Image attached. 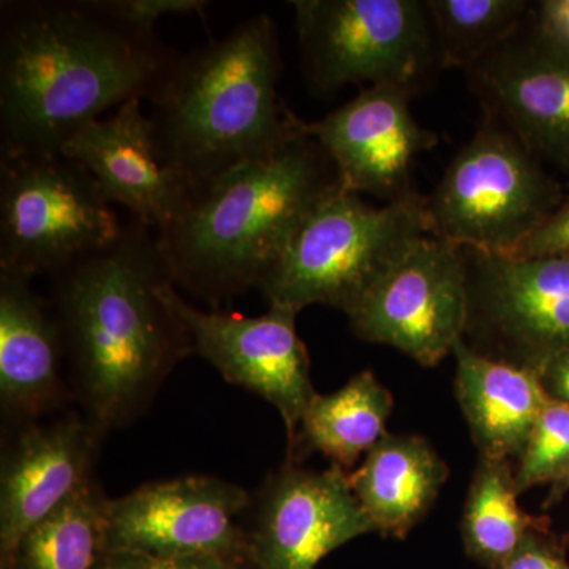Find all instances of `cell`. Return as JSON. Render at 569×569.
<instances>
[{
	"label": "cell",
	"instance_id": "obj_1",
	"mask_svg": "<svg viewBox=\"0 0 569 569\" xmlns=\"http://www.w3.org/2000/svg\"><path fill=\"white\" fill-rule=\"evenodd\" d=\"M178 52L93 0L0 3V151L61 153L78 130L151 99Z\"/></svg>",
	"mask_w": 569,
	"mask_h": 569
},
{
	"label": "cell",
	"instance_id": "obj_2",
	"mask_svg": "<svg viewBox=\"0 0 569 569\" xmlns=\"http://www.w3.org/2000/svg\"><path fill=\"white\" fill-rule=\"evenodd\" d=\"M168 282L156 234L134 219L110 244L52 276L73 396L104 429L132 421L192 353L186 326L163 298Z\"/></svg>",
	"mask_w": 569,
	"mask_h": 569
},
{
	"label": "cell",
	"instance_id": "obj_3",
	"mask_svg": "<svg viewBox=\"0 0 569 569\" xmlns=\"http://www.w3.org/2000/svg\"><path fill=\"white\" fill-rule=\"evenodd\" d=\"M339 183L305 122L272 151L193 192L178 219L157 231L171 282L213 310L257 288L302 220Z\"/></svg>",
	"mask_w": 569,
	"mask_h": 569
},
{
	"label": "cell",
	"instance_id": "obj_4",
	"mask_svg": "<svg viewBox=\"0 0 569 569\" xmlns=\"http://www.w3.org/2000/svg\"><path fill=\"white\" fill-rule=\"evenodd\" d=\"M276 22L257 14L178 54L151 96L160 162L193 192L301 132L280 100Z\"/></svg>",
	"mask_w": 569,
	"mask_h": 569
},
{
	"label": "cell",
	"instance_id": "obj_5",
	"mask_svg": "<svg viewBox=\"0 0 569 569\" xmlns=\"http://www.w3.org/2000/svg\"><path fill=\"white\" fill-rule=\"evenodd\" d=\"M429 233L426 197L367 203L342 183L310 211L258 283L269 307L348 313Z\"/></svg>",
	"mask_w": 569,
	"mask_h": 569
},
{
	"label": "cell",
	"instance_id": "obj_6",
	"mask_svg": "<svg viewBox=\"0 0 569 569\" xmlns=\"http://www.w3.org/2000/svg\"><path fill=\"white\" fill-rule=\"evenodd\" d=\"M560 183L511 130L488 122L426 197L429 233L481 253L515 254L563 203Z\"/></svg>",
	"mask_w": 569,
	"mask_h": 569
},
{
	"label": "cell",
	"instance_id": "obj_7",
	"mask_svg": "<svg viewBox=\"0 0 569 569\" xmlns=\"http://www.w3.org/2000/svg\"><path fill=\"white\" fill-rule=\"evenodd\" d=\"M123 223L102 187L63 153L0 159V269L33 279L110 244Z\"/></svg>",
	"mask_w": 569,
	"mask_h": 569
},
{
	"label": "cell",
	"instance_id": "obj_8",
	"mask_svg": "<svg viewBox=\"0 0 569 569\" xmlns=\"http://www.w3.org/2000/svg\"><path fill=\"white\" fill-rule=\"evenodd\" d=\"M307 80L320 92L396 86L415 92L438 59L426 2L296 0Z\"/></svg>",
	"mask_w": 569,
	"mask_h": 569
},
{
	"label": "cell",
	"instance_id": "obj_9",
	"mask_svg": "<svg viewBox=\"0 0 569 569\" xmlns=\"http://www.w3.org/2000/svg\"><path fill=\"white\" fill-rule=\"evenodd\" d=\"M462 250L468 347L537 373L569 350V252L512 257Z\"/></svg>",
	"mask_w": 569,
	"mask_h": 569
},
{
	"label": "cell",
	"instance_id": "obj_10",
	"mask_svg": "<svg viewBox=\"0 0 569 569\" xmlns=\"http://www.w3.org/2000/svg\"><path fill=\"white\" fill-rule=\"evenodd\" d=\"M366 342L440 365L466 337L468 272L463 250L427 234L348 313Z\"/></svg>",
	"mask_w": 569,
	"mask_h": 569
},
{
	"label": "cell",
	"instance_id": "obj_11",
	"mask_svg": "<svg viewBox=\"0 0 569 569\" xmlns=\"http://www.w3.org/2000/svg\"><path fill=\"white\" fill-rule=\"evenodd\" d=\"M252 496L216 477L149 482L108 498L104 550L212 556L252 568L246 515Z\"/></svg>",
	"mask_w": 569,
	"mask_h": 569
},
{
	"label": "cell",
	"instance_id": "obj_12",
	"mask_svg": "<svg viewBox=\"0 0 569 569\" xmlns=\"http://www.w3.org/2000/svg\"><path fill=\"white\" fill-rule=\"evenodd\" d=\"M163 298L189 332L192 353L219 370L228 383L263 397L277 408L293 447L307 407L318 395L310 377V358L296 331L298 312L269 307L261 317L197 309L173 282ZM287 448V449H288Z\"/></svg>",
	"mask_w": 569,
	"mask_h": 569
},
{
	"label": "cell",
	"instance_id": "obj_13",
	"mask_svg": "<svg viewBox=\"0 0 569 569\" xmlns=\"http://www.w3.org/2000/svg\"><path fill=\"white\" fill-rule=\"evenodd\" d=\"M246 518L253 569H316L336 549L373 533L348 471L309 470L293 460L264 479Z\"/></svg>",
	"mask_w": 569,
	"mask_h": 569
},
{
	"label": "cell",
	"instance_id": "obj_14",
	"mask_svg": "<svg viewBox=\"0 0 569 569\" xmlns=\"http://www.w3.org/2000/svg\"><path fill=\"white\" fill-rule=\"evenodd\" d=\"M108 432L77 411L18 427L0 466V569H13L22 538L91 481Z\"/></svg>",
	"mask_w": 569,
	"mask_h": 569
},
{
	"label": "cell",
	"instance_id": "obj_15",
	"mask_svg": "<svg viewBox=\"0 0 569 569\" xmlns=\"http://www.w3.org/2000/svg\"><path fill=\"white\" fill-rule=\"evenodd\" d=\"M411 96L396 86L362 89L339 110L306 122L307 133L335 163L343 189L372 194L385 204L417 197L413 163L419 153L433 148L437 137L415 119Z\"/></svg>",
	"mask_w": 569,
	"mask_h": 569
},
{
	"label": "cell",
	"instance_id": "obj_16",
	"mask_svg": "<svg viewBox=\"0 0 569 569\" xmlns=\"http://www.w3.org/2000/svg\"><path fill=\"white\" fill-rule=\"evenodd\" d=\"M490 111L542 164L569 174V52L533 22L467 70Z\"/></svg>",
	"mask_w": 569,
	"mask_h": 569
},
{
	"label": "cell",
	"instance_id": "obj_17",
	"mask_svg": "<svg viewBox=\"0 0 569 569\" xmlns=\"http://www.w3.org/2000/svg\"><path fill=\"white\" fill-rule=\"evenodd\" d=\"M141 102L129 100L82 127L61 153L97 179L111 204H121L132 219L159 231L178 219L192 190L160 162Z\"/></svg>",
	"mask_w": 569,
	"mask_h": 569
},
{
	"label": "cell",
	"instance_id": "obj_18",
	"mask_svg": "<svg viewBox=\"0 0 569 569\" xmlns=\"http://www.w3.org/2000/svg\"><path fill=\"white\" fill-rule=\"evenodd\" d=\"M32 279L0 269V406L3 418L32 425L61 411L73 396L63 376L61 325Z\"/></svg>",
	"mask_w": 569,
	"mask_h": 569
},
{
	"label": "cell",
	"instance_id": "obj_19",
	"mask_svg": "<svg viewBox=\"0 0 569 569\" xmlns=\"http://www.w3.org/2000/svg\"><path fill=\"white\" fill-rule=\"evenodd\" d=\"M456 397L479 458L516 460L552 397L533 370L456 343Z\"/></svg>",
	"mask_w": 569,
	"mask_h": 569
},
{
	"label": "cell",
	"instance_id": "obj_20",
	"mask_svg": "<svg viewBox=\"0 0 569 569\" xmlns=\"http://www.w3.org/2000/svg\"><path fill=\"white\" fill-rule=\"evenodd\" d=\"M449 477L445 460L418 436L387 433L348 473L373 533L403 539L436 505Z\"/></svg>",
	"mask_w": 569,
	"mask_h": 569
},
{
	"label": "cell",
	"instance_id": "obj_21",
	"mask_svg": "<svg viewBox=\"0 0 569 569\" xmlns=\"http://www.w3.org/2000/svg\"><path fill=\"white\" fill-rule=\"evenodd\" d=\"M395 399L376 373L362 370L331 395H317L307 407L287 460L301 462L310 452H320L332 466L350 473L361 456H367L387 436V422Z\"/></svg>",
	"mask_w": 569,
	"mask_h": 569
},
{
	"label": "cell",
	"instance_id": "obj_22",
	"mask_svg": "<svg viewBox=\"0 0 569 569\" xmlns=\"http://www.w3.org/2000/svg\"><path fill=\"white\" fill-rule=\"evenodd\" d=\"M516 468L511 460L479 458L462 516V541L468 557L498 569L515 553L529 531L550 526L548 518L519 507Z\"/></svg>",
	"mask_w": 569,
	"mask_h": 569
},
{
	"label": "cell",
	"instance_id": "obj_23",
	"mask_svg": "<svg viewBox=\"0 0 569 569\" xmlns=\"http://www.w3.org/2000/svg\"><path fill=\"white\" fill-rule=\"evenodd\" d=\"M107 503L97 479L86 482L22 538L13 569H96L104 552Z\"/></svg>",
	"mask_w": 569,
	"mask_h": 569
},
{
	"label": "cell",
	"instance_id": "obj_24",
	"mask_svg": "<svg viewBox=\"0 0 569 569\" xmlns=\"http://www.w3.org/2000/svg\"><path fill=\"white\" fill-rule=\"evenodd\" d=\"M438 59L468 70L527 22L526 0H427Z\"/></svg>",
	"mask_w": 569,
	"mask_h": 569
},
{
	"label": "cell",
	"instance_id": "obj_25",
	"mask_svg": "<svg viewBox=\"0 0 569 569\" xmlns=\"http://www.w3.org/2000/svg\"><path fill=\"white\" fill-rule=\"evenodd\" d=\"M569 467V406L550 399L516 466L518 492L552 485Z\"/></svg>",
	"mask_w": 569,
	"mask_h": 569
},
{
	"label": "cell",
	"instance_id": "obj_26",
	"mask_svg": "<svg viewBox=\"0 0 569 569\" xmlns=\"http://www.w3.org/2000/svg\"><path fill=\"white\" fill-rule=\"evenodd\" d=\"M93 3L116 20L146 32H156V22L170 14L204 18V11L211 6L206 0H93Z\"/></svg>",
	"mask_w": 569,
	"mask_h": 569
},
{
	"label": "cell",
	"instance_id": "obj_27",
	"mask_svg": "<svg viewBox=\"0 0 569 569\" xmlns=\"http://www.w3.org/2000/svg\"><path fill=\"white\" fill-rule=\"evenodd\" d=\"M96 569H249L212 556H153L134 550H104Z\"/></svg>",
	"mask_w": 569,
	"mask_h": 569
},
{
	"label": "cell",
	"instance_id": "obj_28",
	"mask_svg": "<svg viewBox=\"0 0 569 569\" xmlns=\"http://www.w3.org/2000/svg\"><path fill=\"white\" fill-rule=\"evenodd\" d=\"M563 541L550 531V526L529 531L511 557L498 569H569Z\"/></svg>",
	"mask_w": 569,
	"mask_h": 569
},
{
	"label": "cell",
	"instance_id": "obj_29",
	"mask_svg": "<svg viewBox=\"0 0 569 569\" xmlns=\"http://www.w3.org/2000/svg\"><path fill=\"white\" fill-rule=\"evenodd\" d=\"M569 252V197L512 257Z\"/></svg>",
	"mask_w": 569,
	"mask_h": 569
},
{
	"label": "cell",
	"instance_id": "obj_30",
	"mask_svg": "<svg viewBox=\"0 0 569 569\" xmlns=\"http://www.w3.org/2000/svg\"><path fill=\"white\" fill-rule=\"evenodd\" d=\"M531 22L542 37L569 52V0H542L531 9Z\"/></svg>",
	"mask_w": 569,
	"mask_h": 569
},
{
	"label": "cell",
	"instance_id": "obj_31",
	"mask_svg": "<svg viewBox=\"0 0 569 569\" xmlns=\"http://www.w3.org/2000/svg\"><path fill=\"white\" fill-rule=\"evenodd\" d=\"M538 376L552 399L569 406V350L550 359Z\"/></svg>",
	"mask_w": 569,
	"mask_h": 569
},
{
	"label": "cell",
	"instance_id": "obj_32",
	"mask_svg": "<svg viewBox=\"0 0 569 569\" xmlns=\"http://www.w3.org/2000/svg\"><path fill=\"white\" fill-rule=\"evenodd\" d=\"M569 493V467L565 470L561 477L557 478L556 481L550 485L548 497H546L545 509H550L559 505L565 497Z\"/></svg>",
	"mask_w": 569,
	"mask_h": 569
},
{
	"label": "cell",
	"instance_id": "obj_33",
	"mask_svg": "<svg viewBox=\"0 0 569 569\" xmlns=\"http://www.w3.org/2000/svg\"><path fill=\"white\" fill-rule=\"evenodd\" d=\"M563 545L567 546V548H569V535H567V537L563 538Z\"/></svg>",
	"mask_w": 569,
	"mask_h": 569
}]
</instances>
